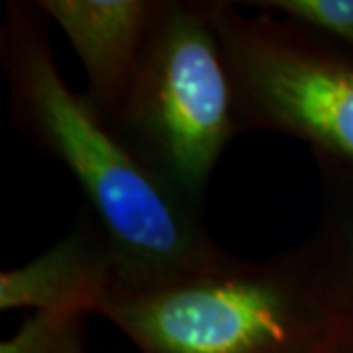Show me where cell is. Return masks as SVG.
<instances>
[{"label":"cell","instance_id":"9c48e42d","mask_svg":"<svg viewBox=\"0 0 353 353\" xmlns=\"http://www.w3.org/2000/svg\"><path fill=\"white\" fill-rule=\"evenodd\" d=\"M87 316L36 312L0 343V353H87Z\"/></svg>","mask_w":353,"mask_h":353},{"label":"cell","instance_id":"30bf717a","mask_svg":"<svg viewBox=\"0 0 353 353\" xmlns=\"http://www.w3.org/2000/svg\"><path fill=\"white\" fill-rule=\"evenodd\" d=\"M326 353H353V332H345L343 336H341V340Z\"/></svg>","mask_w":353,"mask_h":353},{"label":"cell","instance_id":"ba28073f","mask_svg":"<svg viewBox=\"0 0 353 353\" xmlns=\"http://www.w3.org/2000/svg\"><path fill=\"white\" fill-rule=\"evenodd\" d=\"M241 4L279 14L314 36L353 48V0H250Z\"/></svg>","mask_w":353,"mask_h":353},{"label":"cell","instance_id":"6da1fadb","mask_svg":"<svg viewBox=\"0 0 353 353\" xmlns=\"http://www.w3.org/2000/svg\"><path fill=\"white\" fill-rule=\"evenodd\" d=\"M36 4L10 2L0 59L24 136L61 161L118 259L122 289H152L214 269L232 257L216 245L199 210L139 161L110 124L63 81Z\"/></svg>","mask_w":353,"mask_h":353},{"label":"cell","instance_id":"277c9868","mask_svg":"<svg viewBox=\"0 0 353 353\" xmlns=\"http://www.w3.org/2000/svg\"><path fill=\"white\" fill-rule=\"evenodd\" d=\"M226 61L238 132L271 130L310 143L318 157L353 167V59L273 14L208 0Z\"/></svg>","mask_w":353,"mask_h":353},{"label":"cell","instance_id":"3957f363","mask_svg":"<svg viewBox=\"0 0 353 353\" xmlns=\"http://www.w3.org/2000/svg\"><path fill=\"white\" fill-rule=\"evenodd\" d=\"M108 124L153 175L199 210L220 155L240 134L208 0H163L126 99Z\"/></svg>","mask_w":353,"mask_h":353},{"label":"cell","instance_id":"52a82bcc","mask_svg":"<svg viewBox=\"0 0 353 353\" xmlns=\"http://www.w3.org/2000/svg\"><path fill=\"white\" fill-rule=\"evenodd\" d=\"M347 330H353V218L330 214L314 240L306 241Z\"/></svg>","mask_w":353,"mask_h":353},{"label":"cell","instance_id":"5b68a950","mask_svg":"<svg viewBox=\"0 0 353 353\" xmlns=\"http://www.w3.org/2000/svg\"><path fill=\"white\" fill-rule=\"evenodd\" d=\"M36 6L63 30L87 75V101L110 122L126 99L163 0H41Z\"/></svg>","mask_w":353,"mask_h":353},{"label":"cell","instance_id":"8992f818","mask_svg":"<svg viewBox=\"0 0 353 353\" xmlns=\"http://www.w3.org/2000/svg\"><path fill=\"white\" fill-rule=\"evenodd\" d=\"M118 285V259L92 216L48 252L0 273V310L34 308L51 314H97Z\"/></svg>","mask_w":353,"mask_h":353},{"label":"cell","instance_id":"7a4b0ae2","mask_svg":"<svg viewBox=\"0 0 353 353\" xmlns=\"http://www.w3.org/2000/svg\"><path fill=\"white\" fill-rule=\"evenodd\" d=\"M139 353H326L347 326L304 241L152 289H116L99 312Z\"/></svg>","mask_w":353,"mask_h":353}]
</instances>
